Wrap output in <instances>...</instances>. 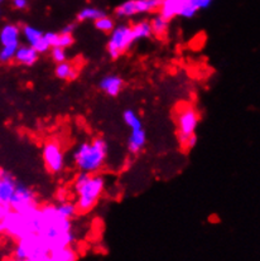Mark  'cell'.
I'll return each instance as SVG.
<instances>
[{
	"mask_svg": "<svg viewBox=\"0 0 260 261\" xmlns=\"http://www.w3.org/2000/svg\"><path fill=\"white\" fill-rule=\"evenodd\" d=\"M106 186L104 175L90 174L80 172L73 180V190L76 193V208L80 214H87L95 208L99 199L101 198Z\"/></svg>",
	"mask_w": 260,
	"mask_h": 261,
	"instance_id": "7a4b0ae2",
	"label": "cell"
},
{
	"mask_svg": "<svg viewBox=\"0 0 260 261\" xmlns=\"http://www.w3.org/2000/svg\"><path fill=\"white\" fill-rule=\"evenodd\" d=\"M12 211L9 204H0V221L4 220V217L7 216L9 212Z\"/></svg>",
	"mask_w": 260,
	"mask_h": 261,
	"instance_id": "4dcf8cb0",
	"label": "cell"
},
{
	"mask_svg": "<svg viewBox=\"0 0 260 261\" xmlns=\"http://www.w3.org/2000/svg\"><path fill=\"white\" fill-rule=\"evenodd\" d=\"M39 206L24 214H19L12 210L2 221L3 235L18 241L31 233H37L39 228Z\"/></svg>",
	"mask_w": 260,
	"mask_h": 261,
	"instance_id": "277c9868",
	"label": "cell"
},
{
	"mask_svg": "<svg viewBox=\"0 0 260 261\" xmlns=\"http://www.w3.org/2000/svg\"><path fill=\"white\" fill-rule=\"evenodd\" d=\"M44 38L48 42L49 47H61L68 48L73 44V34H65V33H56V32H47L44 33Z\"/></svg>",
	"mask_w": 260,
	"mask_h": 261,
	"instance_id": "ac0fdd59",
	"label": "cell"
},
{
	"mask_svg": "<svg viewBox=\"0 0 260 261\" xmlns=\"http://www.w3.org/2000/svg\"><path fill=\"white\" fill-rule=\"evenodd\" d=\"M28 261H52L51 259V252H47V254H41L38 256H34L33 259Z\"/></svg>",
	"mask_w": 260,
	"mask_h": 261,
	"instance_id": "1f68e13d",
	"label": "cell"
},
{
	"mask_svg": "<svg viewBox=\"0 0 260 261\" xmlns=\"http://www.w3.org/2000/svg\"><path fill=\"white\" fill-rule=\"evenodd\" d=\"M94 24H95V28H96L97 31L102 32V33H110V32L114 29V27H115V22H114L113 18L108 17L106 14L104 17L95 20Z\"/></svg>",
	"mask_w": 260,
	"mask_h": 261,
	"instance_id": "484cf974",
	"label": "cell"
},
{
	"mask_svg": "<svg viewBox=\"0 0 260 261\" xmlns=\"http://www.w3.org/2000/svg\"><path fill=\"white\" fill-rule=\"evenodd\" d=\"M177 122V138L181 146L185 145L186 140L191 137V135L196 134L198 124H200V114L198 111L193 108L192 105H186L182 103L178 109H177L176 115Z\"/></svg>",
	"mask_w": 260,
	"mask_h": 261,
	"instance_id": "8992f818",
	"label": "cell"
},
{
	"mask_svg": "<svg viewBox=\"0 0 260 261\" xmlns=\"http://www.w3.org/2000/svg\"><path fill=\"white\" fill-rule=\"evenodd\" d=\"M145 144H147V134H145L144 127L130 130V135L128 138V149L130 154L140 153L144 149Z\"/></svg>",
	"mask_w": 260,
	"mask_h": 261,
	"instance_id": "e0dca14e",
	"label": "cell"
},
{
	"mask_svg": "<svg viewBox=\"0 0 260 261\" xmlns=\"http://www.w3.org/2000/svg\"><path fill=\"white\" fill-rule=\"evenodd\" d=\"M39 58V53L37 52L34 48H32L28 44H19L17 48V52H15L14 60L18 65L27 66V67H31L34 63H37Z\"/></svg>",
	"mask_w": 260,
	"mask_h": 261,
	"instance_id": "2e32d148",
	"label": "cell"
},
{
	"mask_svg": "<svg viewBox=\"0 0 260 261\" xmlns=\"http://www.w3.org/2000/svg\"><path fill=\"white\" fill-rule=\"evenodd\" d=\"M109 34L110 36H109L106 49H108L109 56L113 60H118L119 57L125 55L135 43L133 41L129 24H118V25L114 27V29Z\"/></svg>",
	"mask_w": 260,
	"mask_h": 261,
	"instance_id": "52a82bcc",
	"label": "cell"
},
{
	"mask_svg": "<svg viewBox=\"0 0 260 261\" xmlns=\"http://www.w3.org/2000/svg\"><path fill=\"white\" fill-rule=\"evenodd\" d=\"M0 18H2V9H0Z\"/></svg>",
	"mask_w": 260,
	"mask_h": 261,
	"instance_id": "8d00e7d4",
	"label": "cell"
},
{
	"mask_svg": "<svg viewBox=\"0 0 260 261\" xmlns=\"http://www.w3.org/2000/svg\"><path fill=\"white\" fill-rule=\"evenodd\" d=\"M214 0H162L159 14L168 20L176 17L191 19L200 10L207 9Z\"/></svg>",
	"mask_w": 260,
	"mask_h": 261,
	"instance_id": "5b68a950",
	"label": "cell"
},
{
	"mask_svg": "<svg viewBox=\"0 0 260 261\" xmlns=\"http://www.w3.org/2000/svg\"><path fill=\"white\" fill-rule=\"evenodd\" d=\"M109 148L104 138H94L89 142L81 143L73 151V163L80 172L99 173L105 166L108 159Z\"/></svg>",
	"mask_w": 260,
	"mask_h": 261,
	"instance_id": "3957f363",
	"label": "cell"
},
{
	"mask_svg": "<svg viewBox=\"0 0 260 261\" xmlns=\"http://www.w3.org/2000/svg\"><path fill=\"white\" fill-rule=\"evenodd\" d=\"M12 5L18 10H24L28 7V0H12Z\"/></svg>",
	"mask_w": 260,
	"mask_h": 261,
	"instance_id": "f546056e",
	"label": "cell"
},
{
	"mask_svg": "<svg viewBox=\"0 0 260 261\" xmlns=\"http://www.w3.org/2000/svg\"><path fill=\"white\" fill-rule=\"evenodd\" d=\"M9 206L13 211L24 214V212L38 207L39 203L33 190L27 187L25 185H22V183H17V187H15L12 199H10Z\"/></svg>",
	"mask_w": 260,
	"mask_h": 261,
	"instance_id": "8fae6325",
	"label": "cell"
},
{
	"mask_svg": "<svg viewBox=\"0 0 260 261\" xmlns=\"http://www.w3.org/2000/svg\"><path fill=\"white\" fill-rule=\"evenodd\" d=\"M56 206H57L58 212H60L63 217L70 218V220H72V218L79 214L77 208H76V204L73 203V202L62 201V202H60L58 204H56Z\"/></svg>",
	"mask_w": 260,
	"mask_h": 261,
	"instance_id": "d4e9b609",
	"label": "cell"
},
{
	"mask_svg": "<svg viewBox=\"0 0 260 261\" xmlns=\"http://www.w3.org/2000/svg\"><path fill=\"white\" fill-rule=\"evenodd\" d=\"M73 31H75V24L70 23V24H66L65 27L62 28L61 33H65V34H72Z\"/></svg>",
	"mask_w": 260,
	"mask_h": 261,
	"instance_id": "d6a6232c",
	"label": "cell"
},
{
	"mask_svg": "<svg viewBox=\"0 0 260 261\" xmlns=\"http://www.w3.org/2000/svg\"><path fill=\"white\" fill-rule=\"evenodd\" d=\"M197 135L196 134H193V135H191L190 138H188L187 140H186V143H185V145L182 146L183 149H186V150H190V149H193L196 146V144H197Z\"/></svg>",
	"mask_w": 260,
	"mask_h": 261,
	"instance_id": "f1b7e54d",
	"label": "cell"
},
{
	"mask_svg": "<svg viewBox=\"0 0 260 261\" xmlns=\"http://www.w3.org/2000/svg\"><path fill=\"white\" fill-rule=\"evenodd\" d=\"M20 32H22V36L23 38H24L25 43L32 48H34L39 55H41V53H47L51 49L48 42L44 38V32L41 31L39 28H37V27L25 24V25L20 29Z\"/></svg>",
	"mask_w": 260,
	"mask_h": 261,
	"instance_id": "7c38bea8",
	"label": "cell"
},
{
	"mask_svg": "<svg viewBox=\"0 0 260 261\" xmlns=\"http://www.w3.org/2000/svg\"><path fill=\"white\" fill-rule=\"evenodd\" d=\"M47 252L51 251H49L41 236L38 233H31V235L15 241V246L13 249L12 256L28 261L33 259L34 256H38L41 254H47Z\"/></svg>",
	"mask_w": 260,
	"mask_h": 261,
	"instance_id": "ba28073f",
	"label": "cell"
},
{
	"mask_svg": "<svg viewBox=\"0 0 260 261\" xmlns=\"http://www.w3.org/2000/svg\"><path fill=\"white\" fill-rule=\"evenodd\" d=\"M130 32H132V37L134 42L149 38L152 36V28H150V23L148 20H139V22L130 25Z\"/></svg>",
	"mask_w": 260,
	"mask_h": 261,
	"instance_id": "ffe728a7",
	"label": "cell"
},
{
	"mask_svg": "<svg viewBox=\"0 0 260 261\" xmlns=\"http://www.w3.org/2000/svg\"><path fill=\"white\" fill-rule=\"evenodd\" d=\"M162 0H126L115 9L116 17L132 18L159 10Z\"/></svg>",
	"mask_w": 260,
	"mask_h": 261,
	"instance_id": "30bf717a",
	"label": "cell"
},
{
	"mask_svg": "<svg viewBox=\"0 0 260 261\" xmlns=\"http://www.w3.org/2000/svg\"><path fill=\"white\" fill-rule=\"evenodd\" d=\"M55 74L57 79L65 80V81H71V80H75L79 76V68L72 62H68L66 60L63 62L57 63V66L55 68Z\"/></svg>",
	"mask_w": 260,
	"mask_h": 261,
	"instance_id": "d6986e66",
	"label": "cell"
},
{
	"mask_svg": "<svg viewBox=\"0 0 260 261\" xmlns=\"http://www.w3.org/2000/svg\"><path fill=\"white\" fill-rule=\"evenodd\" d=\"M18 46H2L0 49V62L9 63L14 60L15 52H17Z\"/></svg>",
	"mask_w": 260,
	"mask_h": 261,
	"instance_id": "4316f807",
	"label": "cell"
},
{
	"mask_svg": "<svg viewBox=\"0 0 260 261\" xmlns=\"http://www.w3.org/2000/svg\"><path fill=\"white\" fill-rule=\"evenodd\" d=\"M150 28H152V34H154L155 37H164L168 32L169 28V20L167 18H164L163 15L157 14L153 17V19L150 20Z\"/></svg>",
	"mask_w": 260,
	"mask_h": 261,
	"instance_id": "7402d4cb",
	"label": "cell"
},
{
	"mask_svg": "<svg viewBox=\"0 0 260 261\" xmlns=\"http://www.w3.org/2000/svg\"><path fill=\"white\" fill-rule=\"evenodd\" d=\"M3 244V235H0V246H2Z\"/></svg>",
	"mask_w": 260,
	"mask_h": 261,
	"instance_id": "e575fe53",
	"label": "cell"
},
{
	"mask_svg": "<svg viewBox=\"0 0 260 261\" xmlns=\"http://www.w3.org/2000/svg\"><path fill=\"white\" fill-rule=\"evenodd\" d=\"M5 2V0H0V7H2V4H3V3H4Z\"/></svg>",
	"mask_w": 260,
	"mask_h": 261,
	"instance_id": "d590c367",
	"label": "cell"
},
{
	"mask_svg": "<svg viewBox=\"0 0 260 261\" xmlns=\"http://www.w3.org/2000/svg\"><path fill=\"white\" fill-rule=\"evenodd\" d=\"M52 261H79V252L75 247L66 246L51 252Z\"/></svg>",
	"mask_w": 260,
	"mask_h": 261,
	"instance_id": "44dd1931",
	"label": "cell"
},
{
	"mask_svg": "<svg viewBox=\"0 0 260 261\" xmlns=\"http://www.w3.org/2000/svg\"><path fill=\"white\" fill-rule=\"evenodd\" d=\"M3 261H24V260H20V259H17V257H14V256H10V257H7V259H4Z\"/></svg>",
	"mask_w": 260,
	"mask_h": 261,
	"instance_id": "836d02e7",
	"label": "cell"
},
{
	"mask_svg": "<svg viewBox=\"0 0 260 261\" xmlns=\"http://www.w3.org/2000/svg\"><path fill=\"white\" fill-rule=\"evenodd\" d=\"M99 87L104 94L115 97L121 92L124 87V81L118 74H106L99 82Z\"/></svg>",
	"mask_w": 260,
	"mask_h": 261,
	"instance_id": "5bb4252c",
	"label": "cell"
},
{
	"mask_svg": "<svg viewBox=\"0 0 260 261\" xmlns=\"http://www.w3.org/2000/svg\"><path fill=\"white\" fill-rule=\"evenodd\" d=\"M123 120L124 122L126 124V126L129 127L130 130H135V129H142L143 127V122L140 116L135 113L133 109H128L123 113Z\"/></svg>",
	"mask_w": 260,
	"mask_h": 261,
	"instance_id": "cb8c5ba5",
	"label": "cell"
},
{
	"mask_svg": "<svg viewBox=\"0 0 260 261\" xmlns=\"http://www.w3.org/2000/svg\"><path fill=\"white\" fill-rule=\"evenodd\" d=\"M42 159L46 169L52 174H58L65 169L66 158L62 145L57 140L51 139L42 148Z\"/></svg>",
	"mask_w": 260,
	"mask_h": 261,
	"instance_id": "9c48e42d",
	"label": "cell"
},
{
	"mask_svg": "<svg viewBox=\"0 0 260 261\" xmlns=\"http://www.w3.org/2000/svg\"><path fill=\"white\" fill-rule=\"evenodd\" d=\"M39 217L41 220L37 233L41 236L49 251L71 246L75 242L72 220L63 217L56 204L39 206Z\"/></svg>",
	"mask_w": 260,
	"mask_h": 261,
	"instance_id": "6da1fadb",
	"label": "cell"
},
{
	"mask_svg": "<svg viewBox=\"0 0 260 261\" xmlns=\"http://www.w3.org/2000/svg\"><path fill=\"white\" fill-rule=\"evenodd\" d=\"M20 34L19 25L14 23L4 24L0 29V43L2 46H19Z\"/></svg>",
	"mask_w": 260,
	"mask_h": 261,
	"instance_id": "9a60e30c",
	"label": "cell"
},
{
	"mask_svg": "<svg viewBox=\"0 0 260 261\" xmlns=\"http://www.w3.org/2000/svg\"><path fill=\"white\" fill-rule=\"evenodd\" d=\"M106 13L104 10L99 9V8H94V7H86L84 9H81L77 14V22H95L99 18L104 17Z\"/></svg>",
	"mask_w": 260,
	"mask_h": 261,
	"instance_id": "603a6c76",
	"label": "cell"
},
{
	"mask_svg": "<svg viewBox=\"0 0 260 261\" xmlns=\"http://www.w3.org/2000/svg\"><path fill=\"white\" fill-rule=\"evenodd\" d=\"M49 50H51L52 60L55 61L56 63L63 62V61H66V58H67V55H66V49H65V48L52 47Z\"/></svg>",
	"mask_w": 260,
	"mask_h": 261,
	"instance_id": "83f0119b",
	"label": "cell"
},
{
	"mask_svg": "<svg viewBox=\"0 0 260 261\" xmlns=\"http://www.w3.org/2000/svg\"><path fill=\"white\" fill-rule=\"evenodd\" d=\"M17 180L12 173L2 169L0 172V204H9L17 187Z\"/></svg>",
	"mask_w": 260,
	"mask_h": 261,
	"instance_id": "4fadbf2b",
	"label": "cell"
},
{
	"mask_svg": "<svg viewBox=\"0 0 260 261\" xmlns=\"http://www.w3.org/2000/svg\"><path fill=\"white\" fill-rule=\"evenodd\" d=\"M0 172H2V168H0Z\"/></svg>",
	"mask_w": 260,
	"mask_h": 261,
	"instance_id": "74e56055",
	"label": "cell"
}]
</instances>
